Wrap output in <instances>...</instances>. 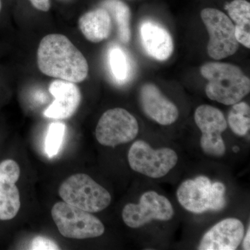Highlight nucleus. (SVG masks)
I'll return each instance as SVG.
<instances>
[{
    "label": "nucleus",
    "instance_id": "nucleus-1",
    "mask_svg": "<svg viewBox=\"0 0 250 250\" xmlns=\"http://www.w3.org/2000/svg\"><path fill=\"white\" fill-rule=\"evenodd\" d=\"M37 63L44 75L75 83L84 81L89 71L84 56L62 34H49L41 41Z\"/></svg>",
    "mask_w": 250,
    "mask_h": 250
},
{
    "label": "nucleus",
    "instance_id": "nucleus-2",
    "mask_svg": "<svg viewBox=\"0 0 250 250\" xmlns=\"http://www.w3.org/2000/svg\"><path fill=\"white\" fill-rule=\"evenodd\" d=\"M200 72L208 82L206 94L213 101L233 105L250 93V79L237 65L228 62H207L200 68Z\"/></svg>",
    "mask_w": 250,
    "mask_h": 250
},
{
    "label": "nucleus",
    "instance_id": "nucleus-3",
    "mask_svg": "<svg viewBox=\"0 0 250 250\" xmlns=\"http://www.w3.org/2000/svg\"><path fill=\"white\" fill-rule=\"evenodd\" d=\"M226 187L220 182H212L208 177L200 175L187 179L179 186L177 200L186 210L194 213L207 210H220L226 205Z\"/></svg>",
    "mask_w": 250,
    "mask_h": 250
},
{
    "label": "nucleus",
    "instance_id": "nucleus-4",
    "mask_svg": "<svg viewBox=\"0 0 250 250\" xmlns=\"http://www.w3.org/2000/svg\"><path fill=\"white\" fill-rule=\"evenodd\" d=\"M63 202L89 213H98L107 208L111 194L85 174H75L65 179L59 189Z\"/></svg>",
    "mask_w": 250,
    "mask_h": 250
},
{
    "label": "nucleus",
    "instance_id": "nucleus-5",
    "mask_svg": "<svg viewBox=\"0 0 250 250\" xmlns=\"http://www.w3.org/2000/svg\"><path fill=\"white\" fill-rule=\"evenodd\" d=\"M51 213L59 232L65 238L85 239L104 233V226L98 218L66 202L56 203Z\"/></svg>",
    "mask_w": 250,
    "mask_h": 250
},
{
    "label": "nucleus",
    "instance_id": "nucleus-6",
    "mask_svg": "<svg viewBox=\"0 0 250 250\" xmlns=\"http://www.w3.org/2000/svg\"><path fill=\"white\" fill-rule=\"evenodd\" d=\"M201 18L209 35L207 52L210 58L221 60L236 54L239 43L231 19L223 11L212 8L202 10Z\"/></svg>",
    "mask_w": 250,
    "mask_h": 250
},
{
    "label": "nucleus",
    "instance_id": "nucleus-7",
    "mask_svg": "<svg viewBox=\"0 0 250 250\" xmlns=\"http://www.w3.org/2000/svg\"><path fill=\"white\" fill-rule=\"evenodd\" d=\"M128 161L135 172L151 178L164 177L177 165L178 156L170 148L154 149L144 141H136L128 152Z\"/></svg>",
    "mask_w": 250,
    "mask_h": 250
},
{
    "label": "nucleus",
    "instance_id": "nucleus-8",
    "mask_svg": "<svg viewBox=\"0 0 250 250\" xmlns=\"http://www.w3.org/2000/svg\"><path fill=\"white\" fill-rule=\"evenodd\" d=\"M137 120L122 108H111L104 113L95 129L99 143L107 147L131 142L139 134Z\"/></svg>",
    "mask_w": 250,
    "mask_h": 250
},
{
    "label": "nucleus",
    "instance_id": "nucleus-9",
    "mask_svg": "<svg viewBox=\"0 0 250 250\" xmlns=\"http://www.w3.org/2000/svg\"><path fill=\"white\" fill-rule=\"evenodd\" d=\"M174 214L173 207L168 199L150 190L141 195L137 205H125L122 216L128 227L137 229L154 220L168 221Z\"/></svg>",
    "mask_w": 250,
    "mask_h": 250
},
{
    "label": "nucleus",
    "instance_id": "nucleus-10",
    "mask_svg": "<svg viewBox=\"0 0 250 250\" xmlns=\"http://www.w3.org/2000/svg\"><path fill=\"white\" fill-rule=\"evenodd\" d=\"M195 122L202 132L200 145L207 155L220 157L226 152L222 134L228 128L223 112L208 104L198 106L195 112Z\"/></svg>",
    "mask_w": 250,
    "mask_h": 250
},
{
    "label": "nucleus",
    "instance_id": "nucleus-11",
    "mask_svg": "<svg viewBox=\"0 0 250 250\" xmlns=\"http://www.w3.org/2000/svg\"><path fill=\"white\" fill-rule=\"evenodd\" d=\"M21 169L16 161L4 159L0 163V221H9L21 208V196L16 186Z\"/></svg>",
    "mask_w": 250,
    "mask_h": 250
},
{
    "label": "nucleus",
    "instance_id": "nucleus-12",
    "mask_svg": "<svg viewBox=\"0 0 250 250\" xmlns=\"http://www.w3.org/2000/svg\"><path fill=\"white\" fill-rule=\"evenodd\" d=\"M245 235V228L241 220L227 218L219 222L202 237L200 250H235Z\"/></svg>",
    "mask_w": 250,
    "mask_h": 250
},
{
    "label": "nucleus",
    "instance_id": "nucleus-13",
    "mask_svg": "<svg viewBox=\"0 0 250 250\" xmlns=\"http://www.w3.org/2000/svg\"><path fill=\"white\" fill-rule=\"evenodd\" d=\"M49 91L53 95L54 100L44 112L47 118L64 120L75 114L82 99L80 88L75 83L55 80L49 85Z\"/></svg>",
    "mask_w": 250,
    "mask_h": 250
},
{
    "label": "nucleus",
    "instance_id": "nucleus-14",
    "mask_svg": "<svg viewBox=\"0 0 250 250\" xmlns=\"http://www.w3.org/2000/svg\"><path fill=\"white\" fill-rule=\"evenodd\" d=\"M140 101L145 113L159 124L170 125L178 119V108L153 83L143 85L140 91Z\"/></svg>",
    "mask_w": 250,
    "mask_h": 250
},
{
    "label": "nucleus",
    "instance_id": "nucleus-15",
    "mask_svg": "<svg viewBox=\"0 0 250 250\" xmlns=\"http://www.w3.org/2000/svg\"><path fill=\"white\" fill-rule=\"evenodd\" d=\"M143 49L151 58L164 62L174 52V42L169 31L155 21H143L140 27Z\"/></svg>",
    "mask_w": 250,
    "mask_h": 250
},
{
    "label": "nucleus",
    "instance_id": "nucleus-16",
    "mask_svg": "<svg viewBox=\"0 0 250 250\" xmlns=\"http://www.w3.org/2000/svg\"><path fill=\"white\" fill-rule=\"evenodd\" d=\"M78 24L85 39L94 43L108 39L113 27L111 15L102 6L82 15L79 19Z\"/></svg>",
    "mask_w": 250,
    "mask_h": 250
},
{
    "label": "nucleus",
    "instance_id": "nucleus-17",
    "mask_svg": "<svg viewBox=\"0 0 250 250\" xmlns=\"http://www.w3.org/2000/svg\"><path fill=\"white\" fill-rule=\"evenodd\" d=\"M235 27L238 43L250 48V3L246 0H233L225 6Z\"/></svg>",
    "mask_w": 250,
    "mask_h": 250
},
{
    "label": "nucleus",
    "instance_id": "nucleus-18",
    "mask_svg": "<svg viewBox=\"0 0 250 250\" xmlns=\"http://www.w3.org/2000/svg\"><path fill=\"white\" fill-rule=\"evenodd\" d=\"M101 6L107 10L111 15L119 41L123 44L129 43L131 40V11L128 5L121 0H104Z\"/></svg>",
    "mask_w": 250,
    "mask_h": 250
},
{
    "label": "nucleus",
    "instance_id": "nucleus-19",
    "mask_svg": "<svg viewBox=\"0 0 250 250\" xmlns=\"http://www.w3.org/2000/svg\"><path fill=\"white\" fill-rule=\"evenodd\" d=\"M108 62L112 76L118 83L123 84L129 80L131 62L124 49L117 45L111 47L108 52Z\"/></svg>",
    "mask_w": 250,
    "mask_h": 250
},
{
    "label": "nucleus",
    "instance_id": "nucleus-20",
    "mask_svg": "<svg viewBox=\"0 0 250 250\" xmlns=\"http://www.w3.org/2000/svg\"><path fill=\"white\" fill-rule=\"evenodd\" d=\"M228 124L234 134L244 136L250 129V108L243 102L233 104L228 115Z\"/></svg>",
    "mask_w": 250,
    "mask_h": 250
},
{
    "label": "nucleus",
    "instance_id": "nucleus-21",
    "mask_svg": "<svg viewBox=\"0 0 250 250\" xmlns=\"http://www.w3.org/2000/svg\"><path fill=\"white\" fill-rule=\"evenodd\" d=\"M65 126L63 123H54L49 125L45 139V150L49 157L57 155L62 146Z\"/></svg>",
    "mask_w": 250,
    "mask_h": 250
},
{
    "label": "nucleus",
    "instance_id": "nucleus-22",
    "mask_svg": "<svg viewBox=\"0 0 250 250\" xmlns=\"http://www.w3.org/2000/svg\"><path fill=\"white\" fill-rule=\"evenodd\" d=\"M31 250H60L59 246L50 238L44 236H36L31 243Z\"/></svg>",
    "mask_w": 250,
    "mask_h": 250
},
{
    "label": "nucleus",
    "instance_id": "nucleus-23",
    "mask_svg": "<svg viewBox=\"0 0 250 250\" xmlns=\"http://www.w3.org/2000/svg\"><path fill=\"white\" fill-rule=\"evenodd\" d=\"M34 8L39 11L47 12L51 7L50 0H29Z\"/></svg>",
    "mask_w": 250,
    "mask_h": 250
},
{
    "label": "nucleus",
    "instance_id": "nucleus-24",
    "mask_svg": "<svg viewBox=\"0 0 250 250\" xmlns=\"http://www.w3.org/2000/svg\"><path fill=\"white\" fill-rule=\"evenodd\" d=\"M244 238V237H243ZM250 227L248 228V232H247L244 240H243V248L246 250H250Z\"/></svg>",
    "mask_w": 250,
    "mask_h": 250
},
{
    "label": "nucleus",
    "instance_id": "nucleus-25",
    "mask_svg": "<svg viewBox=\"0 0 250 250\" xmlns=\"http://www.w3.org/2000/svg\"><path fill=\"white\" fill-rule=\"evenodd\" d=\"M233 150L234 151V152H238V151L239 150V147H234L233 148Z\"/></svg>",
    "mask_w": 250,
    "mask_h": 250
},
{
    "label": "nucleus",
    "instance_id": "nucleus-26",
    "mask_svg": "<svg viewBox=\"0 0 250 250\" xmlns=\"http://www.w3.org/2000/svg\"><path fill=\"white\" fill-rule=\"evenodd\" d=\"M59 1H72V0H59Z\"/></svg>",
    "mask_w": 250,
    "mask_h": 250
},
{
    "label": "nucleus",
    "instance_id": "nucleus-27",
    "mask_svg": "<svg viewBox=\"0 0 250 250\" xmlns=\"http://www.w3.org/2000/svg\"><path fill=\"white\" fill-rule=\"evenodd\" d=\"M1 0H0V10H1Z\"/></svg>",
    "mask_w": 250,
    "mask_h": 250
}]
</instances>
